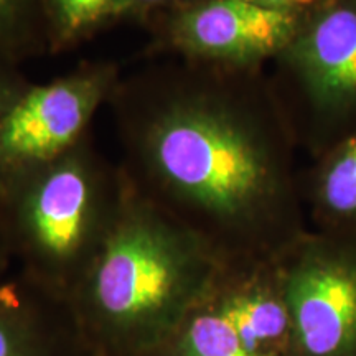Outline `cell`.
<instances>
[{
  "label": "cell",
  "instance_id": "6da1fadb",
  "mask_svg": "<svg viewBox=\"0 0 356 356\" xmlns=\"http://www.w3.org/2000/svg\"><path fill=\"white\" fill-rule=\"evenodd\" d=\"M150 60L108 102L131 188L222 262L279 259L310 226L300 147L267 68Z\"/></svg>",
  "mask_w": 356,
  "mask_h": 356
},
{
  "label": "cell",
  "instance_id": "7a4b0ae2",
  "mask_svg": "<svg viewBox=\"0 0 356 356\" xmlns=\"http://www.w3.org/2000/svg\"><path fill=\"white\" fill-rule=\"evenodd\" d=\"M193 231L131 188L95 264L70 300L89 356H149L221 264Z\"/></svg>",
  "mask_w": 356,
  "mask_h": 356
},
{
  "label": "cell",
  "instance_id": "3957f363",
  "mask_svg": "<svg viewBox=\"0 0 356 356\" xmlns=\"http://www.w3.org/2000/svg\"><path fill=\"white\" fill-rule=\"evenodd\" d=\"M129 193L122 168L91 134L55 159L0 172V233L19 273L70 304Z\"/></svg>",
  "mask_w": 356,
  "mask_h": 356
},
{
  "label": "cell",
  "instance_id": "277c9868",
  "mask_svg": "<svg viewBox=\"0 0 356 356\" xmlns=\"http://www.w3.org/2000/svg\"><path fill=\"white\" fill-rule=\"evenodd\" d=\"M267 73L312 159L355 132L356 0H317Z\"/></svg>",
  "mask_w": 356,
  "mask_h": 356
},
{
  "label": "cell",
  "instance_id": "5b68a950",
  "mask_svg": "<svg viewBox=\"0 0 356 356\" xmlns=\"http://www.w3.org/2000/svg\"><path fill=\"white\" fill-rule=\"evenodd\" d=\"M149 356H292L279 261L221 262L202 296Z\"/></svg>",
  "mask_w": 356,
  "mask_h": 356
},
{
  "label": "cell",
  "instance_id": "8992f818",
  "mask_svg": "<svg viewBox=\"0 0 356 356\" xmlns=\"http://www.w3.org/2000/svg\"><path fill=\"white\" fill-rule=\"evenodd\" d=\"M277 261L292 356H356V239L309 229Z\"/></svg>",
  "mask_w": 356,
  "mask_h": 356
},
{
  "label": "cell",
  "instance_id": "52a82bcc",
  "mask_svg": "<svg viewBox=\"0 0 356 356\" xmlns=\"http://www.w3.org/2000/svg\"><path fill=\"white\" fill-rule=\"evenodd\" d=\"M302 15L248 0H203L149 22V58L267 68L292 42Z\"/></svg>",
  "mask_w": 356,
  "mask_h": 356
},
{
  "label": "cell",
  "instance_id": "ba28073f",
  "mask_svg": "<svg viewBox=\"0 0 356 356\" xmlns=\"http://www.w3.org/2000/svg\"><path fill=\"white\" fill-rule=\"evenodd\" d=\"M121 76L114 61H88L50 83L30 84L0 137V172L55 159L79 144Z\"/></svg>",
  "mask_w": 356,
  "mask_h": 356
},
{
  "label": "cell",
  "instance_id": "9c48e42d",
  "mask_svg": "<svg viewBox=\"0 0 356 356\" xmlns=\"http://www.w3.org/2000/svg\"><path fill=\"white\" fill-rule=\"evenodd\" d=\"M0 356H89L70 305L20 273L0 279Z\"/></svg>",
  "mask_w": 356,
  "mask_h": 356
},
{
  "label": "cell",
  "instance_id": "30bf717a",
  "mask_svg": "<svg viewBox=\"0 0 356 356\" xmlns=\"http://www.w3.org/2000/svg\"><path fill=\"white\" fill-rule=\"evenodd\" d=\"M300 180L310 229L356 239V131L312 159Z\"/></svg>",
  "mask_w": 356,
  "mask_h": 356
},
{
  "label": "cell",
  "instance_id": "8fae6325",
  "mask_svg": "<svg viewBox=\"0 0 356 356\" xmlns=\"http://www.w3.org/2000/svg\"><path fill=\"white\" fill-rule=\"evenodd\" d=\"M129 0H43L50 55L76 50L115 22L126 20Z\"/></svg>",
  "mask_w": 356,
  "mask_h": 356
},
{
  "label": "cell",
  "instance_id": "7c38bea8",
  "mask_svg": "<svg viewBox=\"0 0 356 356\" xmlns=\"http://www.w3.org/2000/svg\"><path fill=\"white\" fill-rule=\"evenodd\" d=\"M50 55L43 0H0V56L15 63Z\"/></svg>",
  "mask_w": 356,
  "mask_h": 356
},
{
  "label": "cell",
  "instance_id": "4fadbf2b",
  "mask_svg": "<svg viewBox=\"0 0 356 356\" xmlns=\"http://www.w3.org/2000/svg\"><path fill=\"white\" fill-rule=\"evenodd\" d=\"M20 66L8 58L0 56V137L13 108L32 84Z\"/></svg>",
  "mask_w": 356,
  "mask_h": 356
},
{
  "label": "cell",
  "instance_id": "5bb4252c",
  "mask_svg": "<svg viewBox=\"0 0 356 356\" xmlns=\"http://www.w3.org/2000/svg\"><path fill=\"white\" fill-rule=\"evenodd\" d=\"M203 0H129L126 20H137L147 25L159 17L195 6Z\"/></svg>",
  "mask_w": 356,
  "mask_h": 356
},
{
  "label": "cell",
  "instance_id": "9a60e30c",
  "mask_svg": "<svg viewBox=\"0 0 356 356\" xmlns=\"http://www.w3.org/2000/svg\"><path fill=\"white\" fill-rule=\"evenodd\" d=\"M248 2H252L256 3V6H262L267 8H274V10L304 13L305 10H309L317 0H248Z\"/></svg>",
  "mask_w": 356,
  "mask_h": 356
},
{
  "label": "cell",
  "instance_id": "2e32d148",
  "mask_svg": "<svg viewBox=\"0 0 356 356\" xmlns=\"http://www.w3.org/2000/svg\"><path fill=\"white\" fill-rule=\"evenodd\" d=\"M12 262L13 261L10 257V252H8L7 244H6V241H3L2 233H0V279L6 277L8 273V267H10Z\"/></svg>",
  "mask_w": 356,
  "mask_h": 356
}]
</instances>
